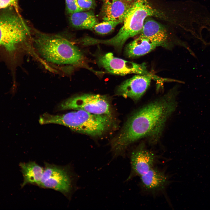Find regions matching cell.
<instances>
[{
    "label": "cell",
    "instance_id": "1",
    "mask_svg": "<svg viewBox=\"0 0 210 210\" xmlns=\"http://www.w3.org/2000/svg\"><path fill=\"white\" fill-rule=\"evenodd\" d=\"M176 92L175 88L172 89L138 110L128 119L111 142L114 158L123 156L130 145L141 139L148 138L153 143L157 142L166 122L176 107Z\"/></svg>",
    "mask_w": 210,
    "mask_h": 210
},
{
    "label": "cell",
    "instance_id": "2",
    "mask_svg": "<svg viewBox=\"0 0 210 210\" xmlns=\"http://www.w3.org/2000/svg\"><path fill=\"white\" fill-rule=\"evenodd\" d=\"M32 40L39 60L49 69L50 65L70 69L84 66V57L79 50L61 36L36 31Z\"/></svg>",
    "mask_w": 210,
    "mask_h": 210
},
{
    "label": "cell",
    "instance_id": "3",
    "mask_svg": "<svg viewBox=\"0 0 210 210\" xmlns=\"http://www.w3.org/2000/svg\"><path fill=\"white\" fill-rule=\"evenodd\" d=\"M30 30L18 14L9 11L0 14V53L12 70L22 53L34 54Z\"/></svg>",
    "mask_w": 210,
    "mask_h": 210
},
{
    "label": "cell",
    "instance_id": "4",
    "mask_svg": "<svg viewBox=\"0 0 210 210\" xmlns=\"http://www.w3.org/2000/svg\"><path fill=\"white\" fill-rule=\"evenodd\" d=\"M40 120L42 124L62 125L74 132L93 136L102 135L112 124L111 116L94 114L82 110L60 115L45 113L41 115Z\"/></svg>",
    "mask_w": 210,
    "mask_h": 210
},
{
    "label": "cell",
    "instance_id": "5",
    "mask_svg": "<svg viewBox=\"0 0 210 210\" xmlns=\"http://www.w3.org/2000/svg\"><path fill=\"white\" fill-rule=\"evenodd\" d=\"M151 16L162 18L163 15L150 5L149 0H135L132 3L124 19L123 25L117 34L109 39H98L97 43L113 46L120 50L128 39L140 34L145 20Z\"/></svg>",
    "mask_w": 210,
    "mask_h": 210
},
{
    "label": "cell",
    "instance_id": "6",
    "mask_svg": "<svg viewBox=\"0 0 210 210\" xmlns=\"http://www.w3.org/2000/svg\"><path fill=\"white\" fill-rule=\"evenodd\" d=\"M57 108L58 111L82 110L111 116V106L107 98L99 94H85L72 96L61 102Z\"/></svg>",
    "mask_w": 210,
    "mask_h": 210
},
{
    "label": "cell",
    "instance_id": "7",
    "mask_svg": "<svg viewBox=\"0 0 210 210\" xmlns=\"http://www.w3.org/2000/svg\"><path fill=\"white\" fill-rule=\"evenodd\" d=\"M44 164L43 173L38 186L53 189L68 196L73 188V175L70 168L67 166H58L47 162Z\"/></svg>",
    "mask_w": 210,
    "mask_h": 210
},
{
    "label": "cell",
    "instance_id": "8",
    "mask_svg": "<svg viewBox=\"0 0 210 210\" xmlns=\"http://www.w3.org/2000/svg\"><path fill=\"white\" fill-rule=\"evenodd\" d=\"M98 61L101 66L113 74L121 76L132 74L148 75L153 77L156 80L162 79L150 72L145 63L139 64L127 61L115 57L111 52L100 56L98 58Z\"/></svg>",
    "mask_w": 210,
    "mask_h": 210
},
{
    "label": "cell",
    "instance_id": "9",
    "mask_svg": "<svg viewBox=\"0 0 210 210\" xmlns=\"http://www.w3.org/2000/svg\"><path fill=\"white\" fill-rule=\"evenodd\" d=\"M158 159L154 153L146 148L144 145H140L130 154L131 172L127 180L135 176L140 177L154 167Z\"/></svg>",
    "mask_w": 210,
    "mask_h": 210
},
{
    "label": "cell",
    "instance_id": "10",
    "mask_svg": "<svg viewBox=\"0 0 210 210\" xmlns=\"http://www.w3.org/2000/svg\"><path fill=\"white\" fill-rule=\"evenodd\" d=\"M136 75L120 84L117 88L116 94L135 101L139 100L146 91L152 79H155L150 75Z\"/></svg>",
    "mask_w": 210,
    "mask_h": 210
},
{
    "label": "cell",
    "instance_id": "11",
    "mask_svg": "<svg viewBox=\"0 0 210 210\" xmlns=\"http://www.w3.org/2000/svg\"><path fill=\"white\" fill-rule=\"evenodd\" d=\"M140 177V186L142 191L153 195L164 191L170 183L168 175L155 167Z\"/></svg>",
    "mask_w": 210,
    "mask_h": 210
},
{
    "label": "cell",
    "instance_id": "12",
    "mask_svg": "<svg viewBox=\"0 0 210 210\" xmlns=\"http://www.w3.org/2000/svg\"><path fill=\"white\" fill-rule=\"evenodd\" d=\"M132 3L129 2L126 0H110L104 3L103 9V21L123 22Z\"/></svg>",
    "mask_w": 210,
    "mask_h": 210
},
{
    "label": "cell",
    "instance_id": "13",
    "mask_svg": "<svg viewBox=\"0 0 210 210\" xmlns=\"http://www.w3.org/2000/svg\"><path fill=\"white\" fill-rule=\"evenodd\" d=\"M164 45L139 36L129 43L125 48V53L128 57L133 58L144 55L157 47Z\"/></svg>",
    "mask_w": 210,
    "mask_h": 210
},
{
    "label": "cell",
    "instance_id": "14",
    "mask_svg": "<svg viewBox=\"0 0 210 210\" xmlns=\"http://www.w3.org/2000/svg\"><path fill=\"white\" fill-rule=\"evenodd\" d=\"M140 36L164 46L168 37L166 28L150 17L145 20Z\"/></svg>",
    "mask_w": 210,
    "mask_h": 210
},
{
    "label": "cell",
    "instance_id": "15",
    "mask_svg": "<svg viewBox=\"0 0 210 210\" xmlns=\"http://www.w3.org/2000/svg\"><path fill=\"white\" fill-rule=\"evenodd\" d=\"M20 166L24 178L22 187L27 184L38 186L43 173L44 168L34 161L21 163Z\"/></svg>",
    "mask_w": 210,
    "mask_h": 210
},
{
    "label": "cell",
    "instance_id": "16",
    "mask_svg": "<svg viewBox=\"0 0 210 210\" xmlns=\"http://www.w3.org/2000/svg\"><path fill=\"white\" fill-rule=\"evenodd\" d=\"M69 20L71 25L77 29L93 30L98 22L93 12L80 11L70 14Z\"/></svg>",
    "mask_w": 210,
    "mask_h": 210
},
{
    "label": "cell",
    "instance_id": "17",
    "mask_svg": "<svg viewBox=\"0 0 210 210\" xmlns=\"http://www.w3.org/2000/svg\"><path fill=\"white\" fill-rule=\"evenodd\" d=\"M121 23L113 21H104L96 24L93 30L99 34H107L112 32L117 25Z\"/></svg>",
    "mask_w": 210,
    "mask_h": 210
},
{
    "label": "cell",
    "instance_id": "18",
    "mask_svg": "<svg viewBox=\"0 0 210 210\" xmlns=\"http://www.w3.org/2000/svg\"><path fill=\"white\" fill-rule=\"evenodd\" d=\"M66 10L70 14L84 11L79 6L77 0H65Z\"/></svg>",
    "mask_w": 210,
    "mask_h": 210
},
{
    "label": "cell",
    "instance_id": "19",
    "mask_svg": "<svg viewBox=\"0 0 210 210\" xmlns=\"http://www.w3.org/2000/svg\"><path fill=\"white\" fill-rule=\"evenodd\" d=\"M80 7L84 11L93 8L95 5V0H77Z\"/></svg>",
    "mask_w": 210,
    "mask_h": 210
},
{
    "label": "cell",
    "instance_id": "20",
    "mask_svg": "<svg viewBox=\"0 0 210 210\" xmlns=\"http://www.w3.org/2000/svg\"><path fill=\"white\" fill-rule=\"evenodd\" d=\"M17 7V0H0V9L10 6Z\"/></svg>",
    "mask_w": 210,
    "mask_h": 210
},
{
    "label": "cell",
    "instance_id": "21",
    "mask_svg": "<svg viewBox=\"0 0 210 210\" xmlns=\"http://www.w3.org/2000/svg\"><path fill=\"white\" fill-rule=\"evenodd\" d=\"M126 0L128 2H130V3H132L135 0Z\"/></svg>",
    "mask_w": 210,
    "mask_h": 210
},
{
    "label": "cell",
    "instance_id": "22",
    "mask_svg": "<svg viewBox=\"0 0 210 210\" xmlns=\"http://www.w3.org/2000/svg\"><path fill=\"white\" fill-rule=\"evenodd\" d=\"M110 0H103V1H104V3H105L108 2Z\"/></svg>",
    "mask_w": 210,
    "mask_h": 210
}]
</instances>
